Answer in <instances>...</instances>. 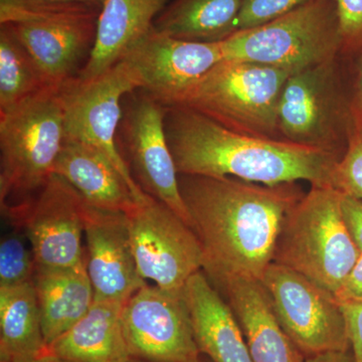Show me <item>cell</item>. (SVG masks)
I'll return each mask as SVG.
<instances>
[{
  "label": "cell",
  "mask_w": 362,
  "mask_h": 362,
  "mask_svg": "<svg viewBox=\"0 0 362 362\" xmlns=\"http://www.w3.org/2000/svg\"><path fill=\"white\" fill-rule=\"evenodd\" d=\"M124 304L95 299L88 313L47 346V351L68 362H128L124 337Z\"/></svg>",
  "instance_id": "cell-21"
},
{
  "label": "cell",
  "mask_w": 362,
  "mask_h": 362,
  "mask_svg": "<svg viewBox=\"0 0 362 362\" xmlns=\"http://www.w3.org/2000/svg\"><path fill=\"white\" fill-rule=\"evenodd\" d=\"M165 113L166 107L144 93L131 105L124 128L129 168L145 194L168 206L190 226L164 128Z\"/></svg>",
  "instance_id": "cell-15"
},
{
  "label": "cell",
  "mask_w": 362,
  "mask_h": 362,
  "mask_svg": "<svg viewBox=\"0 0 362 362\" xmlns=\"http://www.w3.org/2000/svg\"><path fill=\"white\" fill-rule=\"evenodd\" d=\"M84 235L86 264L95 299L125 304L147 283L138 272L127 216L97 209L84 201Z\"/></svg>",
  "instance_id": "cell-16"
},
{
  "label": "cell",
  "mask_w": 362,
  "mask_h": 362,
  "mask_svg": "<svg viewBox=\"0 0 362 362\" xmlns=\"http://www.w3.org/2000/svg\"><path fill=\"white\" fill-rule=\"evenodd\" d=\"M1 209L25 230L35 268H71L86 261L84 199L61 176H49L35 199Z\"/></svg>",
  "instance_id": "cell-12"
},
{
  "label": "cell",
  "mask_w": 362,
  "mask_h": 362,
  "mask_svg": "<svg viewBox=\"0 0 362 362\" xmlns=\"http://www.w3.org/2000/svg\"><path fill=\"white\" fill-rule=\"evenodd\" d=\"M45 352L33 281L0 288V362H28Z\"/></svg>",
  "instance_id": "cell-24"
},
{
  "label": "cell",
  "mask_w": 362,
  "mask_h": 362,
  "mask_svg": "<svg viewBox=\"0 0 362 362\" xmlns=\"http://www.w3.org/2000/svg\"><path fill=\"white\" fill-rule=\"evenodd\" d=\"M49 2H64V4H84L90 6H102L104 0H42Z\"/></svg>",
  "instance_id": "cell-34"
},
{
  "label": "cell",
  "mask_w": 362,
  "mask_h": 362,
  "mask_svg": "<svg viewBox=\"0 0 362 362\" xmlns=\"http://www.w3.org/2000/svg\"><path fill=\"white\" fill-rule=\"evenodd\" d=\"M261 281L279 322L305 356L351 350L346 319L334 293L274 262Z\"/></svg>",
  "instance_id": "cell-9"
},
{
  "label": "cell",
  "mask_w": 362,
  "mask_h": 362,
  "mask_svg": "<svg viewBox=\"0 0 362 362\" xmlns=\"http://www.w3.org/2000/svg\"><path fill=\"white\" fill-rule=\"evenodd\" d=\"M178 178L209 280H261L274 262L286 214L305 194L298 182L269 187L233 177Z\"/></svg>",
  "instance_id": "cell-1"
},
{
  "label": "cell",
  "mask_w": 362,
  "mask_h": 362,
  "mask_svg": "<svg viewBox=\"0 0 362 362\" xmlns=\"http://www.w3.org/2000/svg\"><path fill=\"white\" fill-rule=\"evenodd\" d=\"M88 204L115 213L130 214L139 202L113 163L86 143L65 139L52 168Z\"/></svg>",
  "instance_id": "cell-20"
},
{
  "label": "cell",
  "mask_w": 362,
  "mask_h": 362,
  "mask_svg": "<svg viewBox=\"0 0 362 362\" xmlns=\"http://www.w3.org/2000/svg\"><path fill=\"white\" fill-rule=\"evenodd\" d=\"M357 93H358L359 106H361L362 116V57L361 66H359L358 78H357Z\"/></svg>",
  "instance_id": "cell-36"
},
{
  "label": "cell",
  "mask_w": 362,
  "mask_h": 362,
  "mask_svg": "<svg viewBox=\"0 0 362 362\" xmlns=\"http://www.w3.org/2000/svg\"><path fill=\"white\" fill-rule=\"evenodd\" d=\"M28 362H68L64 361V359L59 358V357L54 356V354H49V351L45 352V354L37 357V358L33 359V361Z\"/></svg>",
  "instance_id": "cell-35"
},
{
  "label": "cell",
  "mask_w": 362,
  "mask_h": 362,
  "mask_svg": "<svg viewBox=\"0 0 362 362\" xmlns=\"http://www.w3.org/2000/svg\"><path fill=\"white\" fill-rule=\"evenodd\" d=\"M244 0H171L154 28L175 39L220 44L237 32Z\"/></svg>",
  "instance_id": "cell-23"
},
{
  "label": "cell",
  "mask_w": 362,
  "mask_h": 362,
  "mask_svg": "<svg viewBox=\"0 0 362 362\" xmlns=\"http://www.w3.org/2000/svg\"><path fill=\"white\" fill-rule=\"evenodd\" d=\"M306 362H356L351 350L349 351L326 352L306 357Z\"/></svg>",
  "instance_id": "cell-33"
},
{
  "label": "cell",
  "mask_w": 362,
  "mask_h": 362,
  "mask_svg": "<svg viewBox=\"0 0 362 362\" xmlns=\"http://www.w3.org/2000/svg\"><path fill=\"white\" fill-rule=\"evenodd\" d=\"M291 75L275 66L223 59L175 106L197 112L242 134L282 140L279 104Z\"/></svg>",
  "instance_id": "cell-6"
},
{
  "label": "cell",
  "mask_w": 362,
  "mask_h": 362,
  "mask_svg": "<svg viewBox=\"0 0 362 362\" xmlns=\"http://www.w3.org/2000/svg\"><path fill=\"white\" fill-rule=\"evenodd\" d=\"M216 285L225 292L254 362H306L279 322L261 280L232 277Z\"/></svg>",
  "instance_id": "cell-17"
},
{
  "label": "cell",
  "mask_w": 362,
  "mask_h": 362,
  "mask_svg": "<svg viewBox=\"0 0 362 362\" xmlns=\"http://www.w3.org/2000/svg\"><path fill=\"white\" fill-rule=\"evenodd\" d=\"M128 362H152V361H143V359L133 358V357H131V358L129 359V361H128Z\"/></svg>",
  "instance_id": "cell-38"
},
{
  "label": "cell",
  "mask_w": 362,
  "mask_h": 362,
  "mask_svg": "<svg viewBox=\"0 0 362 362\" xmlns=\"http://www.w3.org/2000/svg\"><path fill=\"white\" fill-rule=\"evenodd\" d=\"M164 128L178 175L278 185L332 187L339 159L285 140L242 134L185 107H166Z\"/></svg>",
  "instance_id": "cell-2"
},
{
  "label": "cell",
  "mask_w": 362,
  "mask_h": 362,
  "mask_svg": "<svg viewBox=\"0 0 362 362\" xmlns=\"http://www.w3.org/2000/svg\"><path fill=\"white\" fill-rule=\"evenodd\" d=\"M65 141L59 90L47 88L0 115V204L39 192Z\"/></svg>",
  "instance_id": "cell-8"
},
{
  "label": "cell",
  "mask_w": 362,
  "mask_h": 362,
  "mask_svg": "<svg viewBox=\"0 0 362 362\" xmlns=\"http://www.w3.org/2000/svg\"><path fill=\"white\" fill-rule=\"evenodd\" d=\"M342 197L334 187H311L286 214L274 254V263L334 294L361 256L343 216Z\"/></svg>",
  "instance_id": "cell-3"
},
{
  "label": "cell",
  "mask_w": 362,
  "mask_h": 362,
  "mask_svg": "<svg viewBox=\"0 0 362 362\" xmlns=\"http://www.w3.org/2000/svg\"><path fill=\"white\" fill-rule=\"evenodd\" d=\"M127 216L138 272L162 289L181 291L204 269V252L192 226L153 197Z\"/></svg>",
  "instance_id": "cell-11"
},
{
  "label": "cell",
  "mask_w": 362,
  "mask_h": 362,
  "mask_svg": "<svg viewBox=\"0 0 362 362\" xmlns=\"http://www.w3.org/2000/svg\"><path fill=\"white\" fill-rule=\"evenodd\" d=\"M343 54L292 74L281 95V139L341 158L350 140L362 130L358 93L347 95Z\"/></svg>",
  "instance_id": "cell-4"
},
{
  "label": "cell",
  "mask_w": 362,
  "mask_h": 362,
  "mask_svg": "<svg viewBox=\"0 0 362 362\" xmlns=\"http://www.w3.org/2000/svg\"><path fill=\"white\" fill-rule=\"evenodd\" d=\"M338 302L362 301V254L340 289L335 293Z\"/></svg>",
  "instance_id": "cell-32"
},
{
  "label": "cell",
  "mask_w": 362,
  "mask_h": 362,
  "mask_svg": "<svg viewBox=\"0 0 362 362\" xmlns=\"http://www.w3.org/2000/svg\"><path fill=\"white\" fill-rule=\"evenodd\" d=\"M195 342L211 362H254L240 324L204 271L185 287Z\"/></svg>",
  "instance_id": "cell-19"
},
{
  "label": "cell",
  "mask_w": 362,
  "mask_h": 362,
  "mask_svg": "<svg viewBox=\"0 0 362 362\" xmlns=\"http://www.w3.org/2000/svg\"><path fill=\"white\" fill-rule=\"evenodd\" d=\"M124 337L133 358L152 362H197L185 289L171 291L145 284L123 306Z\"/></svg>",
  "instance_id": "cell-13"
},
{
  "label": "cell",
  "mask_w": 362,
  "mask_h": 362,
  "mask_svg": "<svg viewBox=\"0 0 362 362\" xmlns=\"http://www.w3.org/2000/svg\"><path fill=\"white\" fill-rule=\"evenodd\" d=\"M223 59L220 44L177 40L153 28L122 61L142 93L164 107H173Z\"/></svg>",
  "instance_id": "cell-14"
},
{
  "label": "cell",
  "mask_w": 362,
  "mask_h": 362,
  "mask_svg": "<svg viewBox=\"0 0 362 362\" xmlns=\"http://www.w3.org/2000/svg\"><path fill=\"white\" fill-rule=\"evenodd\" d=\"M342 213L350 235L362 254V201L343 194Z\"/></svg>",
  "instance_id": "cell-31"
},
{
  "label": "cell",
  "mask_w": 362,
  "mask_h": 362,
  "mask_svg": "<svg viewBox=\"0 0 362 362\" xmlns=\"http://www.w3.org/2000/svg\"><path fill=\"white\" fill-rule=\"evenodd\" d=\"M30 54L8 25H0V115L47 89Z\"/></svg>",
  "instance_id": "cell-25"
},
{
  "label": "cell",
  "mask_w": 362,
  "mask_h": 362,
  "mask_svg": "<svg viewBox=\"0 0 362 362\" xmlns=\"http://www.w3.org/2000/svg\"><path fill=\"white\" fill-rule=\"evenodd\" d=\"M35 273L33 250L26 247L20 233L4 235L0 243V288L33 282Z\"/></svg>",
  "instance_id": "cell-26"
},
{
  "label": "cell",
  "mask_w": 362,
  "mask_h": 362,
  "mask_svg": "<svg viewBox=\"0 0 362 362\" xmlns=\"http://www.w3.org/2000/svg\"><path fill=\"white\" fill-rule=\"evenodd\" d=\"M342 37V52L362 47V0H335Z\"/></svg>",
  "instance_id": "cell-29"
},
{
  "label": "cell",
  "mask_w": 362,
  "mask_h": 362,
  "mask_svg": "<svg viewBox=\"0 0 362 362\" xmlns=\"http://www.w3.org/2000/svg\"><path fill=\"white\" fill-rule=\"evenodd\" d=\"M349 328L350 345L356 362H362V301L339 302Z\"/></svg>",
  "instance_id": "cell-30"
},
{
  "label": "cell",
  "mask_w": 362,
  "mask_h": 362,
  "mask_svg": "<svg viewBox=\"0 0 362 362\" xmlns=\"http://www.w3.org/2000/svg\"><path fill=\"white\" fill-rule=\"evenodd\" d=\"M139 90L137 78L124 61L88 82L77 78L59 89L65 117V139L86 143L101 151L129 185L136 201L148 194L137 185L117 145L124 96Z\"/></svg>",
  "instance_id": "cell-10"
},
{
  "label": "cell",
  "mask_w": 362,
  "mask_h": 362,
  "mask_svg": "<svg viewBox=\"0 0 362 362\" xmlns=\"http://www.w3.org/2000/svg\"><path fill=\"white\" fill-rule=\"evenodd\" d=\"M332 187L362 201V130L351 140L333 170Z\"/></svg>",
  "instance_id": "cell-27"
},
{
  "label": "cell",
  "mask_w": 362,
  "mask_h": 362,
  "mask_svg": "<svg viewBox=\"0 0 362 362\" xmlns=\"http://www.w3.org/2000/svg\"><path fill=\"white\" fill-rule=\"evenodd\" d=\"M308 1L310 0H244L238 16L237 32L266 25Z\"/></svg>",
  "instance_id": "cell-28"
},
{
  "label": "cell",
  "mask_w": 362,
  "mask_h": 362,
  "mask_svg": "<svg viewBox=\"0 0 362 362\" xmlns=\"http://www.w3.org/2000/svg\"><path fill=\"white\" fill-rule=\"evenodd\" d=\"M101 7L42 0H0V25L13 28L47 87L59 90L77 78L89 61Z\"/></svg>",
  "instance_id": "cell-5"
},
{
  "label": "cell",
  "mask_w": 362,
  "mask_h": 362,
  "mask_svg": "<svg viewBox=\"0 0 362 362\" xmlns=\"http://www.w3.org/2000/svg\"><path fill=\"white\" fill-rule=\"evenodd\" d=\"M223 59L250 62L292 74L342 52L335 0H310L266 25L238 30L220 42Z\"/></svg>",
  "instance_id": "cell-7"
},
{
  "label": "cell",
  "mask_w": 362,
  "mask_h": 362,
  "mask_svg": "<svg viewBox=\"0 0 362 362\" xmlns=\"http://www.w3.org/2000/svg\"><path fill=\"white\" fill-rule=\"evenodd\" d=\"M171 0H104L89 61L78 74L88 82L110 70L154 28Z\"/></svg>",
  "instance_id": "cell-18"
},
{
  "label": "cell",
  "mask_w": 362,
  "mask_h": 362,
  "mask_svg": "<svg viewBox=\"0 0 362 362\" xmlns=\"http://www.w3.org/2000/svg\"><path fill=\"white\" fill-rule=\"evenodd\" d=\"M33 286L47 346L81 320L95 302L86 261L71 268H35Z\"/></svg>",
  "instance_id": "cell-22"
},
{
  "label": "cell",
  "mask_w": 362,
  "mask_h": 362,
  "mask_svg": "<svg viewBox=\"0 0 362 362\" xmlns=\"http://www.w3.org/2000/svg\"><path fill=\"white\" fill-rule=\"evenodd\" d=\"M197 362H211V361H209V358H207L206 356H201V357H199V361H197Z\"/></svg>",
  "instance_id": "cell-37"
}]
</instances>
